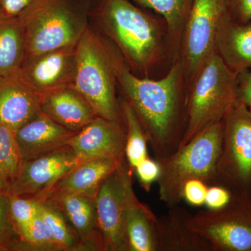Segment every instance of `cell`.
I'll return each instance as SVG.
<instances>
[{"instance_id":"obj_1","label":"cell","mask_w":251,"mask_h":251,"mask_svg":"<svg viewBox=\"0 0 251 251\" xmlns=\"http://www.w3.org/2000/svg\"><path fill=\"white\" fill-rule=\"evenodd\" d=\"M108 43L117 85L143 126L155 160L174 153L186 131V95L182 92V64L176 63L163 78L135 75L111 43Z\"/></svg>"},{"instance_id":"obj_2","label":"cell","mask_w":251,"mask_h":251,"mask_svg":"<svg viewBox=\"0 0 251 251\" xmlns=\"http://www.w3.org/2000/svg\"><path fill=\"white\" fill-rule=\"evenodd\" d=\"M90 23L116 48L131 71L145 72L159 53L154 20L130 0H90Z\"/></svg>"},{"instance_id":"obj_3","label":"cell","mask_w":251,"mask_h":251,"mask_svg":"<svg viewBox=\"0 0 251 251\" xmlns=\"http://www.w3.org/2000/svg\"><path fill=\"white\" fill-rule=\"evenodd\" d=\"M223 122L212 124L174 153L158 161L161 173L157 181L158 196L167 207L179 205L182 190L189 180H202L208 186L217 184V168Z\"/></svg>"},{"instance_id":"obj_4","label":"cell","mask_w":251,"mask_h":251,"mask_svg":"<svg viewBox=\"0 0 251 251\" xmlns=\"http://www.w3.org/2000/svg\"><path fill=\"white\" fill-rule=\"evenodd\" d=\"M90 0H39L20 17L27 58L76 45L90 25Z\"/></svg>"},{"instance_id":"obj_5","label":"cell","mask_w":251,"mask_h":251,"mask_svg":"<svg viewBox=\"0 0 251 251\" xmlns=\"http://www.w3.org/2000/svg\"><path fill=\"white\" fill-rule=\"evenodd\" d=\"M193 78L186 92L187 122L179 148L208 126L223 121L239 101L237 74L217 52L206 59Z\"/></svg>"},{"instance_id":"obj_6","label":"cell","mask_w":251,"mask_h":251,"mask_svg":"<svg viewBox=\"0 0 251 251\" xmlns=\"http://www.w3.org/2000/svg\"><path fill=\"white\" fill-rule=\"evenodd\" d=\"M117 85L108 41L90 23L77 44L72 88L88 102L97 116L123 124Z\"/></svg>"},{"instance_id":"obj_7","label":"cell","mask_w":251,"mask_h":251,"mask_svg":"<svg viewBox=\"0 0 251 251\" xmlns=\"http://www.w3.org/2000/svg\"><path fill=\"white\" fill-rule=\"evenodd\" d=\"M222 122L216 184L235 193H251V112L238 101Z\"/></svg>"},{"instance_id":"obj_8","label":"cell","mask_w":251,"mask_h":251,"mask_svg":"<svg viewBox=\"0 0 251 251\" xmlns=\"http://www.w3.org/2000/svg\"><path fill=\"white\" fill-rule=\"evenodd\" d=\"M189 224L213 251H251V193L234 192L227 206L191 214Z\"/></svg>"},{"instance_id":"obj_9","label":"cell","mask_w":251,"mask_h":251,"mask_svg":"<svg viewBox=\"0 0 251 251\" xmlns=\"http://www.w3.org/2000/svg\"><path fill=\"white\" fill-rule=\"evenodd\" d=\"M230 12L227 0H193L183 29V69L194 76L216 52L218 32Z\"/></svg>"},{"instance_id":"obj_10","label":"cell","mask_w":251,"mask_h":251,"mask_svg":"<svg viewBox=\"0 0 251 251\" xmlns=\"http://www.w3.org/2000/svg\"><path fill=\"white\" fill-rule=\"evenodd\" d=\"M130 169L125 158L104 180L94 199L103 251H130L125 216V181Z\"/></svg>"},{"instance_id":"obj_11","label":"cell","mask_w":251,"mask_h":251,"mask_svg":"<svg viewBox=\"0 0 251 251\" xmlns=\"http://www.w3.org/2000/svg\"><path fill=\"white\" fill-rule=\"evenodd\" d=\"M80 163L69 145L24 160L9 194L44 203L56 183Z\"/></svg>"},{"instance_id":"obj_12","label":"cell","mask_w":251,"mask_h":251,"mask_svg":"<svg viewBox=\"0 0 251 251\" xmlns=\"http://www.w3.org/2000/svg\"><path fill=\"white\" fill-rule=\"evenodd\" d=\"M76 52L77 44L27 57L16 75L41 98L73 87Z\"/></svg>"},{"instance_id":"obj_13","label":"cell","mask_w":251,"mask_h":251,"mask_svg":"<svg viewBox=\"0 0 251 251\" xmlns=\"http://www.w3.org/2000/svg\"><path fill=\"white\" fill-rule=\"evenodd\" d=\"M69 146L81 162L112 158H125V126L97 116L70 140Z\"/></svg>"},{"instance_id":"obj_14","label":"cell","mask_w":251,"mask_h":251,"mask_svg":"<svg viewBox=\"0 0 251 251\" xmlns=\"http://www.w3.org/2000/svg\"><path fill=\"white\" fill-rule=\"evenodd\" d=\"M76 133L42 111L14 132L23 161L69 145Z\"/></svg>"},{"instance_id":"obj_15","label":"cell","mask_w":251,"mask_h":251,"mask_svg":"<svg viewBox=\"0 0 251 251\" xmlns=\"http://www.w3.org/2000/svg\"><path fill=\"white\" fill-rule=\"evenodd\" d=\"M157 217L156 251H213L209 243L191 227V214L179 205Z\"/></svg>"},{"instance_id":"obj_16","label":"cell","mask_w":251,"mask_h":251,"mask_svg":"<svg viewBox=\"0 0 251 251\" xmlns=\"http://www.w3.org/2000/svg\"><path fill=\"white\" fill-rule=\"evenodd\" d=\"M133 169L126 177L125 216L130 251H156L157 216L140 202L133 188Z\"/></svg>"},{"instance_id":"obj_17","label":"cell","mask_w":251,"mask_h":251,"mask_svg":"<svg viewBox=\"0 0 251 251\" xmlns=\"http://www.w3.org/2000/svg\"><path fill=\"white\" fill-rule=\"evenodd\" d=\"M41 98L21 79H0V123L15 132L41 112Z\"/></svg>"},{"instance_id":"obj_18","label":"cell","mask_w":251,"mask_h":251,"mask_svg":"<svg viewBox=\"0 0 251 251\" xmlns=\"http://www.w3.org/2000/svg\"><path fill=\"white\" fill-rule=\"evenodd\" d=\"M124 159L98 158L82 162L56 183L46 201L52 196L66 194L85 195L95 198L104 180Z\"/></svg>"},{"instance_id":"obj_19","label":"cell","mask_w":251,"mask_h":251,"mask_svg":"<svg viewBox=\"0 0 251 251\" xmlns=\"http://www.w3.org/2000/svg\"><path fill=\"white\" fill-rule=\"evenodd\" d=\"M41 111L68 129L78 132L97 117L88 102L72 87L41 98Z\"/></svg>"},{"instance_id":"obj_20","label":"cell","mask_w":251,"mask_h":251,"mask_svg":"<svg viewBox=\"0 0 251 251\" xmlns=\"http://www.w3.org/2000/svg\"><path fill=\"white\" fill-rule=\"evenodd\" d=\"M94 199L85 195H59L48 198L44 203L65 214L81 242L88 244L94 242L99 250L103 251Z\"/></svg>"},{"instance_id":"obj_21","label":"cell","mask_w":251,"mask_h":251,"mask_svg":"<svg viewBox=\"0 0 251 251\" xmlns=\"http://www.w3.org/2000/svg\"><path fill=\"white\" fill-rule=\"evenodd\" d=\"M216 49L236 74L251 68V21L239 25L227 16L219 28Z\"/></svg>"},{"instance_id":"obj_22","label":"cell","mask_w":251,"mask_h":251,"mask_svg":"<svg viewBox=\"0 0 251 251\" xmlns=\"http://www.w3.org/2000/svg\"><path fill=\"white\" fill-rule=\"evenodd\" d=\"M27 58L24 25L19 18L0 17V79L17 75Z\"/></svg>"},{"instance_id":"obj_23","label":"cell","mask_w":251,"mask_h":251,"mask_svg":"<svg viewBox=\"0 0 251 251\" xmlns=\"http://www.w3.org/2000/svg\"><path fill=\"white\" fill-rule=\"evenodd\" d=\"M118 99L126 132L125 158L134 171L135 166L149 156L148 138L131 105L123 96Z\"/></svg>"},{"instance_id":"obj_24","label":"cell","mask_w":251,"mask_h":251,"mask_svg":"<svg viewBox=\"0 0 251 251\" xmlns=\"http://www.w3.org/2000/svg\"><path fill=\"white\" fill-rule=\"evenodd\" d=\"M144 7L153 10L164 18L172 34L184 29L193 0H133Z\"/></svg>"},{"instance_id":"obj_25","label":"cell","mask_w":251,"mask_h":251,"mask_svg":"<svg viewBox=\"0 0 251 251\" xmlns=\"http://www.w3.org/2000/svg\"><path fill=\"white\" fill-rule=\"evenodd\" d=\"M22 162L14 132L0 123V174L10 185L17 176Z\"/></svg>"},{"instance_id":"obj_26","label":"cell","mask_w":251,"mask_h":251,"mask_svg":"<svg viewBox=\"0 0 251 251\" xmlns=\"http://www.w3.org/2000/svg\"><path fill=\"white\" fill-rule=\"evenodd\" d=\"M40 215L49 225L57 250L69 251L76 249V237L68 227L67 223L57 209L42 203Z\"/></svg>"},{"instance_id":"obj_27","label":"cell","mask_w":251,"mask_h":251,"mask_svg":"<svg viewBox=\"0 0 251 251\" xmlns=\"http://www.w3.org/2000/svg\"><path fill=\"white\" fill-rule=\"evenodd\" d=\"M10 214L18 234L40 213L42 203L33 198L9 194Z\"/></svg>"},{"instance_id":"obj_28","label":"cell","mask_w":251,"mask_h":251,"mask_svg":"<svg viewBox=\"0 0 251 251\" xmlns=\"http://www.w3.org/2000/svg\"><path fill=\"white\" fill-rule=\"evenodd\" d=\"M19 236L25 244L32 248L57 250L49 225L40 215V213L20 232Z\"/></svg>"},{"instance_id":"obj_29","label":"cell","mask_w":251,"mask_h":251,"mask_svg":"<svg viewBox=\"0 0 251 251\" xmlns=\"http://www.w3.org/2000/svg\"><path fill=\"white\" fill-rule=\"evenodd\" d=\"M10 214L9 196H0V239L12 244V249L21 239ZM12 250V249H11Z\"/></svg>"},{"instance_id":"obj_30","label":"cell","mask_w":251,"mask_h":251,"mask_svg":"<svg viewBox=\"0 0 251 251\" xmlns=\"http://www.w3.org/2000/svg\"><path fill=\"white\" fill-rule=\"evenodd\" d=\"M134 171L141 186L149 192L153 183L158 181L161 173V168L158 161L151 159L148 156L135 166Z\"/></svg>"},{"instance_id":"obj_31","label":"cell","mask_w":251,"mask_h":251,"mask_svg":"<svg viewBox=\"0 0 251 251\" xmlns=\"http://www.w3.org/2000/svg\"><path fill=\"white\" fill-rule=\"evenodd\" d=\"M234 193L232 190L222 185L209 186L204 205H206V209L210 210L223 209L232 201Z\"/></svg>"},{"instance_id":"obj_32","label":"cell","mask_w":251,"mask_h":251,"mask_svg":"<svg viewBox=\"0 0 251 251\" xmlns=\"http://www.w3.org/2000/svg\"><path fill=\"white\" fill-rule=\"evenodd\" d=\"M209 186L201 179H193L185 183L182 190L183 200L190 205H204Z\"/></svg>"},{"instance_id":"obj_33","label":"cell","mask_w":251,"mask_h":251,"mask_svg":"<svg viewBox=\"0 0 251 251\" xmlns=\"http://www.w3.org/2000/svg\"><path fill=\"white\" fill-rule=\"evenodd\" d=\"M39 0H0V17L18 18Z\"/></svg>"},{"instance_id":"obj_34","label":"cell","mask_w":251,"mask_h":251,"mask_svg":"<svg viewBox=\"0 0 251 251\" xmlns=\"http://www.w3.org/2000/svg\"><path fill=\"white\" fill-rule=\"evenodd\" d=\"M237 78L238 100L249 106L251 104V71L238 73Z\"/></svg>"},{"instance_id":"obj_35","label":"cell","mask_w":251,"mask_h":251,"mask_svg":"<svg viewBox=\"0 0 251 251\" xmlns=\"http://www.w3.org/2000/svg\"><path fill=\"white\" fill-rule=\"evenodd\" d=\"M231 15L242 23L251 21V0H227Z\"/></svg>"},{"instance_id":"obj_36","label":"cell","mask_w":251,"mask_h":251,"mask_svg":"<svg viewBox=\"0 0 251 251\" xmlns=\"http://www.w3.org/2000/svg\"><path fill=\"white\" fill-rule=\"evenodd\" d=\"M9 191L10 184L0 174V196H1V195H9Z\"/></svg>"},{"instance_id":"obj_37","label":"cell","mask_w":251,"mask_h":251,"mask_svg":"<svg viewBox=\"0 0 251 251\" xmlns=\"http://www.w3.org/2000/svg\"><path fill=\"white\" fill-rule=\"evenodd\" d=\"M12 249V244L11 243L0 239V251H9Z\"/></svg>"},{"instance_id":"obj_38","label":"cell","mask_w":251,"mask_h":251,"mask_svg":"<svg viewBox=\"0 0 251 251\" xmlns=\"http://www.w3.org/2000/svg\"><path fill=\"white\" fill-rule=\"evenodd\" d=\"M248 108H249V110H250V111L251 112V105H249V106H247Z\"/></svg>"}]
</instances>
